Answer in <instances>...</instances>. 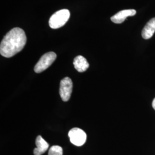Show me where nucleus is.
Masks as SVG:
<instances>
[{
    "label": "nucleus",
    "mask_w": 155,
    "mask_h": 155,
    "mask_svg": "<svg viewBox=\"0 0 155 155\" xmlns=\"http://www.w3.org/2000/svg\"><path fill=\"white\" fill-rule=\"evenodd\" d=\"M27 43V36L21 28H14L7 33L0 45V54L5 58H11L20 52Z\"/></svg>",
    "instance_id": "1"
},
{
    "label": "nucleus",
    "mask_w": 155,
    "mask_h": 155,
    "mask_svg": "<svg viewBox=\"0 0 155 155\" xmlns=\"http://www.w3.org/2000/svg\"><path fill=\"white\" fill-rule=\"evenodd\" d=\"M70 16V11L67 9H61L55 12L50 17V27L52 29H58L62 27L66 23Z\"/></svg>",
    "instance_id": "2"
},
{
    "label": "nucleus",
    "mask_w": 155,
    "mask_h": 155,
    "mask_svg": "<svg viewBox=\"0 0 155 155\" xmlns=\"http://www.w3.org/2000/svg\"><path fill=\"white\" fill-rule=\"evenodd\" d=\"M56 58V54L54 52L45 54L39 59L34 68V71L36 73L44 71L54 63Z\"/></svg>",
    "instance_id": "3"
},
{
    "label": "nucleus",
    "mask_w": 155,
    "mask_h": 155,
    "mask_svg": "<svg viewBox=\"0 0 155 155\" xmlns=\"http://www.w3.org/2000/svg\"><path fill=\"white\" fill-rule=\"evenodd\" d=\"M68 137H70L71 143L78 147L83 145L87 139L86 133L83 130L78 127L72 128L69 131Z\"/></svg>",
    "instance_id": "4"
},
{
    "label": "nucleus",
    "mask_w": 155,
    "mask_h": 155,
    "mask_svg": "<svg viewBox=\"0 0 155 155\" xmlns=\"http://www.w3.org/2000/svg\"><path fill=\"white\" fill-rule=\"evenodd\" d=\"M72 91V82L68 77L63 78L61 82L59 94L61 100L64 102H67L70 100Z\"/></svg>",
    "instance_id": "5"
},
{
    "label": "nucleus",
    "mask_w": 155,
    "mask_h": 155,
    "mask_svg": "<svg viewBox=\"0 0 155 155\" xmlns=\"http://www.w3.org/2000/svg\"><path fill=\"white\" fill-rule=\"evenodd\" d=\"M136 14V11L134 9L123 10L117 13L115 15L111 17L112 22L115 24H121L124 22L127 17L133 16Z\"/></svg>",
    "instance_id": "6"
},
{
    "label": "nucleus",
    "mask_w": 155,
    "mask_h": 155,
    "mask_svg": "<svg viewBox=\"0 0 155 155\" xmlns=\"http://www.w3.org/2000/svg\"><path fill=\"white\" fill-rule=\"evenodd\" d=\"M36 148L33 150L35 155H41L45 153L49 147V144L41 136H38L36 140Z\"/></svg>",
    "instance_id": "7"
},
{
    "label": "nucleus",
    "mask_w": 155,
    "mask_h": 155,
    "mask_svg": "<svg viewBox=\"0 0 155 155\" xmlns=\"http://www.w3.org/2000/svg\"><path fill=\"white\" fill-rule=\"evenodd\" d=\"M73 64L75 68L79 72L86 71L89 67V63L86 59L81 55L78 56L75 58Z\"/></svg>",
    "instance_id": "8"
},
{
    "label": "nucleus",
    "mask_w": 155,
    "mask_h": 155,
    "mask_svg": "<svg viewBox=\"0 0 155 155\" xmlns=\"http://www.w3.org/2000/svg\"><path fill=\"white\" fill-rule=\"evenodd\" d=\"M155 32V17L150 20L145 25L142 31V37L143 39H150L152 37Z\"/></svg>",
    "instance_id": "9"
},
{
    "label": "nucleus",
    "mask_w": 155,
    "mask_h": 155,
    "mask_svg": "<svg viewBox=\"0 0 155 155\" xmlns=\"http://www.w3.org/2000/svg\"><path fill=\"white\" fill-rule=\"evenodd\" d=\"M48 155H63V149L60 146L54 145L50 148Z\"/></svg>",
    "instance_id": "10"
},
{
    "label": "nucleus",
    "mask_w": 155,
    "mask_h": 155,
    "mask_svg": "<svg viewBox=\"0 0 155 155\" xmlns=\"http://www.w3.org/2000/svg\"><path fill=\"white\" fill-rule=\"evenodd\" d=\"M152 107H153V108L155 109V98L153 101V102H152Z\"/></svg>",
    "instance_id": "11"
}]
</instances>
